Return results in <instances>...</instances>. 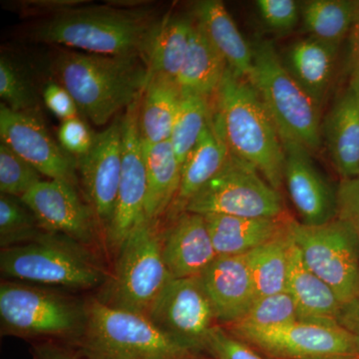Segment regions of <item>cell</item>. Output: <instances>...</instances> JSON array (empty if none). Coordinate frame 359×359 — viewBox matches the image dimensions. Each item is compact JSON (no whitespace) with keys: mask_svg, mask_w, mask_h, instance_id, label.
Returning <instances> with one entry per match:
<instances>
[{"mask_svg":"<svg viewBox=\"0 0 359 359\" xmlns=\"http://www.w3.org/2000/svg\"><path fill=\"white\" fill-rule=\"evenodd\" d=\"M161 20L148 6H82L45 18L30 39L65 45L73 50L108 56H141L146 60ZM147 62V61H146Z\"/></svg>","mask_w":359,"mask_h":359,"instance_id":"obj_1","label":"cell"},{"mask_svg":"<svg viewBox=\"0 0 359 359\" xmlns=\"http://www.w3.org/2000/svg\"><path fill=\"white\" fill-rule=\"evenodd\" d=\"M55 81L74 99L80 115L96 126L141 98L150 73L141 56L59 51L51 65Z\"/></svg>","mask_w":359,"mask_h":359,"instance_id":"obj_2","label":"cell"},{"mask_svg":"<svg viewBox=\"0 0 359 359\" xmlns=\"http://www.w3.org/2000/svg\"><path fill=\"white\" fill-rule=\"evenodd\" d=\"M215 100L212 123L229 152L256 168L280 190L285 170L283 142L256 89L228 67Z\"/></svg>","mask_w":359,"mask_h":359,"instance_id":"obj_3","label":"cell"},{"mask_svg":"<svg viewBox=\"0 0 359 359\" xmlns=\"http://www.w3.org/2000/svg\"><path fill=\"white\" fill-rule=\"evenodd\" d=\"M86 359H198L193 349L156 327L147 316L111 308L91 297L77 339Z\"/></svg>","mask_w":359,"mask_h":359,"instance_id":"obj_4","label":"cell"},{"mask_svg":"<svg viewBox=\"0 0 359 359\" xmlns=\"http://www.w3.org/2000/svg\"><path fill=\"white\" fill-rule=\"evenodd\" d=\"M0 271L14 280L76 290L102 287L109 276L92 250L48 231L33 242L1 250Z\"/></svg>","mask_w":359,"mask_h":359,"instance_id":"obj_5","label":"cell"},{"mask_svg":"<svg viewBox=\"0 0 359 359\" xmlns=\"http://www.w3.org/2000/svg\"><path fill=\"white\" fill-rule=\"evenodd\" d=\"M172 278L163 259L158 223L146 219L123 244L96 297L111 308L147 316Z\"/></svg>","mask_w":359,"mask_h":359,"instance_id":"obj_6","label":"cell"},{"mask_svg":"<svg viewBox=\"0 0 359 359\" xmlns=\"http://www.w3.org/2000/svg\"><path fill=\"white\" fill-rule=\"evenodd\" d=\"M252 53L250 83L275 123L282 142H297L309 151L318 150L321 142L318 103L282 65L271 43L257 44Z\"/></svg>","mask_w":359,"mask_h":359,"instance_id":"obj_7","label":"cell"},{"mask_svg":"<svg viewBox=\"0 0 359 359\" xmlns=\"http://www.w3.org/2000/svg\"><path fill=\"white\" fill-rule=\"evenodd\" d=\"M0 323L4 334L77 340L86 323V302L37 285L6 280L0 285Z\"/></svg>","mask_w":359,"mask_h":359,"instance_id":"obj_8","label":"cell"},{"mask_svg":"<svg viewBox=\"0 0 359 359\" xmlns=\"http://www.w3.org/2000/svg\"><path fill=\"white\" fill-rule=\"evenodd\" d=\"M287 231L309 269L344 306L359 299V242L348 224L335 218L320 226L287 221Z\"/></svg>","mask_w":359,"mask_h":359,"instance_id":"obj_9","label":"cell"},{"mask_svg":"<svg viewBox=\"0 0 359 359\" xmlns=\"http://www.w3.org/2000/svg\"><path fill=\"white\" fill-rule=\"evenodd\" d=\"M185 212L278 219L283 205L278 191L256 168L230 153L221 171L189 202Z\"/></svg>","mask_w":359,"mask_h":359,"instance_id":"obj_10","label":"cell"},{"mask_svg":"<svg viewBox=\"0 0 359 359\" xmlns=\"http://www.w3.org/2000/svg\"><path fill=\"white\" fill-rule=\"evenodd\" d=\"M229 332L276 359H359V339L341 325L299 320L280 327Z\"/></svg>","mask_w":359,"mask_h":359,"instance_id":"obj_11","label":"cell"},{"mask_svg":"<svg viewBox=\"0 0 359 359\" xmlns=\"http://www.w3.org/2000/svg\"><path fill=\"white\" fill-rule=\"evenodd\" d=\"M147 318L156 327L196 353L207 351L217 316L199 276L172 278Z\"/></svg>","mask_w":359,"mask_h":359,"instance_id":"obj_12","label":"cell"},{"mask_svg":"<svg viewBox=\"0 0 359 359\" xmlns=\"http://www.w3.org/2000/svg\"><path fill=\"white\" fill-rule=\"evenodd\" d=\"M140 101L132 104L122 117V170L114 216L104 235V245L117 257L132 231L145 221L147 178L139 128Z\"/></svg>","mask_w":359,"mask_h":359,"instance_id":"obj_13","label":"cell"},{"mask_svg":"<svg viewBox=\"0 0 359 359\" xmlns=\"http://www.w3.org/2000/svg\"><path fill=\"white\" fill-rule=\"evenodd\" d=\"M21 200L45 231L65 236L90 250L98 245L100 229L76 187L58 180H42Z\"/></svg>","mask_w":359,"mask_h":359,"instance_id":"obj_14","label":"cell"},{"mask_svg":"<svg viewBox=\"0 0 359 359\" xmlns=\"http://www.w3.org/2000/svg\"><path fill=\"white\" fill-rule=\"evenodd\" d=\"M122 118L96 134L88 154L77 159V174L85 201L93 211L102 237L114 216L122 170Z\"/></svg>","mask_w":359,"mask_h":359,"instance_id":"obj_15","label":"cell"},{"mask_svg":"<svg viewBox=\"0 0 359 359\" xmlns=\"http://www.w3.org/2000/svg\"><path fill=\"white\" fill-rule=\"evenodd\" d=\"M0 138L42 176L78 188L77 160L52 138L39 113L14 112L1 103Z\"/></svg>","mask_w":359,"mask_h":359,"instance_id":"obj_16","label":"cell"},{"mask_svg":"<svg viewBox=\"0 0 359 359\" xmlns=\"http://www.w3.org/2000/svg\"><path fill=\"white\" fill-rule=\"evenodd\" d=\"M283 181L295 209L306 226H320L337 217V190L330 187L314 166L309 150L283 141Z\"/></svg>","mask_w":359,"mask_h":359,"instance_id":"obj_17","label":"cell"},{"mask_svg":"<svg viewBox=\"0 0 359 359\" xmlns=\"http://www.w3.org/2000/svg\"><path fill=\"white\" fill-rule=\"evenodd\" d=\"M200 278L219 323H238L257 299L245 255L217 257Z\"/></svg>","mask_w":359,"mask_h":359,"instance_id":"obj_18","label":"cell"},{"mask_svg":"<svg viewBox=\"0 0 359 359\" xmlns=\"http://www.w3.org/2000/svg\"><path fill=\"white\" fill-rule=\"evenodd\" d=\"M162 255L173 278L199 276L217 259L203 215L184 212L162 236Z\"/></svg>","mask_w":359,"mask_h":359,"instance_id":"obj_19","label":"cell"},{"mask_svg":"<svg viewBox=\"0 0 359 359\" xmlns=\"http://www.w3.org/2000/svg\"><path fill=\"white\" fill-rule=\"evenodd\" d=\"M287 290L297 304L299 320L340 325L339 321L344 304L334 290L304 264L292 237L289 245Z\"/></svg>","mask_w":359,"mask_h":359,"instance_id":"obj_20","label":"cell"},{"mask_svg":"<svg viewBox=\"0 0 359 359\" xmlns=\"http://www.w3.org/2000/svg\"><path fill=\"white\" fill-rule=\"evenodd\" d=\"M194 18L212 46L238 76L250 81L254 53L241 34L226 6L219 0H202L194 6Z\"/></svg>","mask_w":359,"mask_h":359,"instance_id":"obj_21","label":"cell"},{"mask_svg":"<svg viewBox=\"0 0 359 359\" xmlns=\"http://www.w3.org/2000/svg\"><path fill=\"white\" fill-rule=\"evenodd\" d=\"M218 256H243L278 237L285 230L282 218H245L226 215H204Z\"/></svg>","mask_w":359,"mask_h":359,"instance_id":"obj_22","label":"cell"},{"mask_svg":"<svg viewBox=\"0 0 359 359\" xmlns=\"http://www.w3.org/2000/svg\"><path fill=\"white\" fill-rule=\"evenodd\" d=\"M142 150L147 178L146 219L158 223L169 212L179 192L183 166L170 140L157 144L142 142Z\"/></svg>","mask_w":359,"mask_h":359,"instance_id":"obj_23","label":"cell"},{"mask_svg":"<svg viewBox=\"0 0 359 359\" xmlns=\"http://www.w3.org/2000/svg\"><path fill=\"white\" fill-rule=\"evenodd\" d=\"M325 141L344 180L359 176V98L351 89L337 101L325 125Z\"/></svg>","mask_w":359,"mask_h":359,"instance_id":"obj_24","label":"cell"},{"mask_svg":"<svg viewBox=\"0 0 359 359\" xmlns=\"http://www.w3.org/2000/svg\"><path fill=\"white\" fill-rule=\"evenodd\" d=\"M229 154V149L212 120L184 163L179 192L169 210L171 216L178 217L185 212L189 202L221 171Z\"/></svg>","mask_w":359,"mask_h":359,"instance_id":"obj_25","label":"cell"},{"mask_svg":"<svg viewBox=\"0 0 359 359\" xmlns=\"http://www.w3.org/2000/svg\"><path fill=\"white\" fill-rule=\"evenodd\" d=\"M228 67L202 28L193 21L190 45L176 80L182 94H197L208 98L216 95Z\"/></svg>","mask_w":359,"mask_h":359,"instance_id":"obj_26","label":"cell"},{"mask_svg":"<svg viewBox=\"0 0 359 359\" xmlns=\"http://www.w3.org/2000/svg\"><path fill=\"white\" fill-rule=\"evenodd\" d=\"M181 99L182 92L176 81L160 75H150L139 110V128L143 143L170 140Z\"/></svg>","mask_w":359,"mask_h":359,"instance_id":"obj_27","label":"cell"},{"mask_svg":"<svg viewBox=\"0 0 359 359\" xmlns=\"http://www.w3.org/2000/svg\"><path fill=\"white\" fill-rule=\"evenodd\" d=\"M337 47L311 37L297 42L290 49V72L318 103L332 81Z\"/></svg>","mask_w":359,"mask_h":359,"instance_id":"obj_28","label":"cell"},{"mask_svg":"<svg viewBox=\"0 0 359 359\" xmlns=\"http://www.w3.org/2000/svg\"><path fill=\"white\" fill-rule=\"evenodd\" d=\"M193 20L181 16H166L154 33L147 61L150 75H160L176 81L185 61Z\"/></svg>","mask_w":359,"mask_h":359,"instance_id":"obj_29","label":"cell"},{"mask_svg":"<svg viewBox=\"0 0 359 359\" xmlns=\"http://www.w3.org/2000/svg\"><path fill=\"white\" fill-rule=\"evenodd\" d=\"M290 241L287 226L278 237L245 255L257 299L287 290Z\"/></svg>","mask_w":359,"mask_h":359,"instance_id":"obj_30","label":"cell"},{"mask_svg":"<svg viewBox=\"0 0 359 359\" xmlns=\"http://www.w3.org/2000/svg\"><path fill=\"white\" fill-rule=\"evenodd\" d=\"M359 1L349 0H313L302 9L304 28L313 39L339 46L351 32Z\"/></svg>","mask_w":359,"mask_h":359,"instance_id":"obj_31","label":"cell"},{"mask_svg":"<svg viewBox=\"0 0 359 359\" xmlns=\"http://www.w3.org/2000/svg\"><path fill=\"white\" fill-rule=\"evenodd\" d=\"M212 120V108L208 97L182 94L170 137V142L182 166L211 125Z\"/></svg>","mask_w":359,"mask_h":359,"instance_id":"obj_32","label":"cell"},{"mask_svg":"<svg viewBox=\"0 0 359 359\" xmlns=\"http://www.w3.org/2000/svg\"><path fill=\"white\" fill-rule=\"evenodd\" d=\"M40 95L25 66L13 56L0 57V97L14 112L39 113Z\"/></svg>","mask_w":359,"mask_h":359,"instance_id":"obj_33","label":"cell"},{"mask_svg":"<svg viewBox=\"0 0 359 359\" xmlns=\"http://www.w3.org/2000/svg\"><path fill=\"white\" fill-rule=\"evenodd\" d=\"M34 214L20 198L0 197V247L1 250L33 242L44 233Z\"/></svg>","mask_w":359,"mask_h":359,"instance_id":"obj_34","label":"cell"},{"mask_svg":"<svg viewBox=\"0 0 359 359\" xmlns=\"http://www.w3.org/2000/svg\"><path fill=\"white\" fill-rule=\"evenodd\" d=\"M299 321L297 304L287 290L259 297L247 314L230 328L266 330Z\"/></svg>","mask_w":359,"mask_h":359,"instance_id":"obj_35","label":"cell"},{"mask_svg":"<svg viewBox=\"0 0 359 359\" xmlns=\"http://www.w3.org/2000/svg\"><path fill=\"white\" fill-rule=\"evenodd\" d=\"M42 181V175L32 165L0 143V192L22 198Z\"/></svg>","mask_w":359,"mask_h":359,"instance_id":"obj_36","label":"cell"},{"mask_svg":"<svg viewBox=\"0 0 359 359\" xmlns=\"http://www.w3.org/2000/svg\"><path fill=\"white\" fill-rule=\"evenodd\" d=\"M207 351L215 359H266L248 342L219 325L212 328L209 335Z\"/></svg>","mask_w":359,"mask_h":359,"instance_id":"obj_37","label":"cell"},{"mask_svg":"<svg viewBox=\"0 0 359 359\" xmlns=\"http://www.w3.org/2000/svg\"><path fill=\"white\" fill-rule=\"evenodd\" d=\"M95 136L80 116L61 121L57 132L61 147L76 160L88 154Z\"/></svg>","mask_w":359,"mask_h":359,"instance_id":"obj_38","label":"cell"},{"mask_svg":"<svg viewBox=\"0 0 359 359\" xmlns=\"http://www.w3.org/2000/svg\"><path fill=\"white\" fill-rule=\"evenodd\" d=\"M257 6L266 25L273 29L285 32L299 22V8L294 0H259Z\"/></svg>","mask_w":359,"mask_h":359,"instance_id":"obj_39","label":"cell"},{"mask_svg":"<svg viewBox=\"0 0 359 359\" xmlns=\"http://www.w3.org/2000/svg\"><path fill=\"white\" fill-rule=\"evenodd\" d=\"M41 97L45 106L61 121L79 116L81 117L73 97L55 80L45 82L41 89Z\"/></svg>","mask_w":359,"mask_h":359,"instance_id":"obj_40","label":"cell"},{"mask_svg":"<svg viewBox=\"0 0 359 359\" xmlns=\"http://www.w3.org/2000/svg\"><path fill=\"white\" fill-rule=\"evenodd\" d=\"M337 190V218L351 226L359 242V176L342 180Z\"/></svg>","mask_w":359,"mask_h":359,"instance_id":"obj_41","label":"cell"},{"mask_svg":"<svg viewBox=\"0 0 359 359\" xmlns=\"http://www.w3.org/2000/svg\"><path fill=\"white\" fill-rule=\"evenodd\" d=\"M85 4L87 1L83 0H33L13 2L11 6L21 15L44 16L45 20Z\"/></svg>","mask_w":359,"mask_h":359,"instance_id":"obj_42","label":"cell"},{"mask_svg":"<svg viewBox=\"0 0 359 359\" xmlns=\"http://www.w3.org/2000/svg\"><path fill=\"white\" fill-rule=\"evenodd\" d=\"M348 88L359 98V6L351 30Z\"/></svg>","mask_w":359,"mask_h":359,"instance_id":"obj_43","label":"cell"},{"mask_svg":"<svg viewBox=\"0 0 359 359\" xmlns=\"http://www.w3.org/2000/svg\"><path fill=\"white\" fill-rule=\"evenodd\" d=\"M339 323L359 339V299L344 306Z\"/></svg>","mask_w":359,"mask_h":359,"instance_id":"obj_44","label":"cell"},{"mask_svg":"<svg viewBox=\"0 0 359 359\" xmlns=\"http://www.w3.org/2000/svg\"><path fill=\"white\" fill-rule=\"evenodd\" d=\"M39 359H76L67 349L57 346H43L37 349Z\"/></svg>","mask_w":359,"mask_h":359,"instance_id":"obj_45","label":"cell"}]
</instances>
